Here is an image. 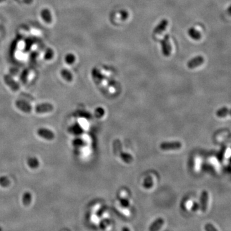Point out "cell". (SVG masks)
Returning <instances> with one entry per match:
<instances>
[{"mask_svg":"<svg viewBox=\"0 0 231 231\" xmlns=\"http://www.w3.org/2000/svg\"><path fill=\"white\" fill-rule=\"evenodd\" d=\"M182 147V143L179 141L163 142L160 144V148L162 150H179Z\"/></svg>","mask_w":231,"mask_h":231,"instance_id":"cell-1","label":"cell"},{"mask_svg":"<svg viewBox=\"0 0 231 231\" xmlns=\"http://www.w3.org/2000/svg\"><path fill=\"white\" fill-rule=\"evenodd\" d=\"M53 110V105L50 103L38 104L35 107V111L38 114L50 113Z\"/></svg>","mask_w":231,"mask_h":231,"instance_id":"cell-2","label":"cell"},{"mask_svg":"<svg viewBox=\"0 0 231 231\" xmlns=\"http://www.w3.org/2000/svg\"><path fill=\"white\" fill-rule=\"evenodd\" d=\"M37 132L40 138H43L48 141L53 140L55 138V134H54V132L46 128H40L37 130Z\"/></svg>","mask_w":231,"mask_h":231,"instance_id":"cell-3","label":"cell"},{"mask_svg":"<svg viewBox=\"0 0 231 231\" xmlns=\"http://www.w3.org/2000/svg\"><path fill=\"white\" fill-rule=\"evenodd\" d=\"M160 42H161L163 54H164V55L166 57L169 56L171 54V45H170V40H169L168 35H166L165 38L160 40Z\"/></svg>","mask_w":231,"mask_h":231,"instance_id":"cell-4","label":"cell"},{"mask_svg":"<svg viewBox=\"0 0 231 231\" xmlns=\"http://www.w3.org/2000/svg\"><path fill=\"white\" fill-rule=\"evenodd\" d=\"M121 143L119 140H116L114 142V151H116V150H118V152H120L121 154H119L120 155V157H121V159H123L125 162L127 163H130L132 161V157L130 155L128 154H125V153H122L121 152Z\"/></svg>","mask_w":231,"mask_h":231,"instance_id":"cell-5","label":"cell"},{"mask_svg":"<svg viewBox=\"0 0 231 231\" xmlns=\"http://www.w3.org/2000/svg\"><path fill=\"white\" fill-rule=\"evenodd\" d=\"M16 105L19 110L26 113H29L30 112H31L32 108L30 103H29L23 100H19L16 101Z\"/></svg>","mask_w":231,"mask_h":231,"instance_id":"cell-6","label":"cell"},{"mask_svg":"<svg viewBox=\"0 0 231 231\" xmlns=\"http://www.w3.org/2000/svg\"><path fill=\"white\" fill-rule=\"evenodd\" d=\"M209 200V194L206 191H203L200 197V208L202 212L205 213L207 208V203Z\"/></svg>","mask_w":231,"mask_h":231,"instance_id":"cell-7","label":"cell"},{"mask_svg":"<svg viewBox=\"0 0 231 231\" xmlns=\"http://www.w3.org/2000/svg\"><path fill=\"white\" fill-rule=\"evenodd\" d=\"M4 80H5V82L7 84V85L9 87L12 91H16L19 90V84L9 75H5L4 76Z\"/></svg>","mask_w":231,"mask_h":231,"instance_id":"cell-8","label":"cell"},{"mask_svg":"<svg viewBox=\"0 0 231 231\" xmlns=\"http://www.w3.org/2000/svg\"><path fill=\"white\" fill-rule=\"evenodd\" d=\"M168 24V21L167 19L162 20L161 22L155 27V29L154 30V33L156 35L162 34L167 28Z\"/></svg>","mask_w":231,"mask_h":231,"instance_id":"cell-9","label":"cell"},{"mask_svg":"<svg viewBox=\"0 0 231 231\" xmlns=\"http://www.w3.org/2000/svg\"><path fill=\"white\" fill-rule=\"evenodd\" d=\"M165 223V221L162 218H159L157 219L149 228V231H159Z\"/></svg>","mask_w":231,"mask_h":231,"instance_id":"cell-10","label":"cell"},{"mask_svg":"<svg viewBox=\"0 0 231 231\" xmlns=\"http://www.w3.org/2000/svg\"><path fill=\"white\" fill-rule=\"evenodd\" d=\"M203 60L202 57H197L189 61V62L187 63V66L190 69H193L195 67H197V66L201 65L203 63Z\"/></svg>","mask_w":231,"mask_h":231,"instance_id":"cell-11","label":"cell"},{"mask_svg":"<svg viewBox=\"0 0 231 231\" xmlns=\"http://www.w3.org/2000/svg\"><path fill=\"white\" fill-rule=\"evenodd\" d=\"M27 164L32 169L37 168L39 166V161L35 157H30L27 160Z\"/></svg>","mask_w":231,"mask_h":231,"instance_id":"cell-12","label":"cell"},{"mask_svg":"<svg viewBox=\"0 0 231 231\" xmlns=\"http://www.w3.org/2000/svg\"><path fill=\"white\" fill-rule=\"evenodd\" d=\"M216 116L219 118H224L227 116H231V108L223 107L216 112Z\"/></svg>","mask_w":231,"mask_h":231,"instance_id":"cell-13","label":"cell"},{"mask_svg":"<svg viewBox=\"0 0 231 231\" xmlns=\"http://www.w3.org/2000/svg\"><path fill=\"white\" fill-rule=\"evenodd\" d=\"M60 75L62 76V78L66 80V81H71L73 80V75L70 73V71L67 70H62L60 71Z\"/></svg>","mask_w":231,"mask_h":231,"instance_id":"cell-14","label":"cell"},{"mask_svg":"<svg viewBox=\"0 0 231 231\" xmlns=\"http://www.w3.org/2000/svg\"><path fill=\"white\" fill-rule=\"evenodd\" d=\"M10 180L6 176H0V186L2 187H8L10 184Z\"/></svg>","mask_w":231,"mask_h":231,"instance_id":"cell-15","label":"cell"},{"mask_svg":"<svg viewBox=\"0 0 231 231\" xmlns=\"http://www.w3.org/2000/svg\"><path fill=\"white\" fill-rule=\"evenodd\" d=\"M42 14H43L42 16L43 19L45 20V21L47 22V23H50L51 22V16L50 13L48 11V10L45 9L43 10V11L42 12Z\"/></svg>","mask_w":231,"mask_h":231,"instance_id":"cell-16","label":"cell"},{"mask_svg":"<svg viewBox=\"0 0 231 231\" xmlns=\"http://www.w3.org/2000/svg\"><path fill=\"white\" fill-rule=\"evenodd\" d=\"M32 199V195L29 192H26L24 193L23 195V203L26 205H28L30 203V201Z\"/></svg>","mask_w":231,"mask_h":231,"instance_id":"cell-17","label":"cell"},{"mask_svg":"<svg viewBox=\"0 0 231 231\" xmlns=\"http://www.w3.org/2000/svg\"><path fill=\"white\" fill-rule=\"evenodd\" d=\"M75 60V55H73V54H68V55H67L65 57V61L67 64H72L74 63Z\"/></svg>","mask_w":231,"mask_h":231,"instance_id":"cell-18","label":"cell"},{"mask_svg":"<svg viewBox=\"0 0 231 231\" xmlns=\"http://www.w3.org/2000/svg\"><path fill=\"white\" fill-rule=\"evenodd\" d=\"M205 230L206 231H218L212 224L211 223H207L205 225Z\"/></svg>","mask_w":231,"mask_h":231,"instance_id":"cell-19","label":"cell"},{"mask_svg":"<svg viewBox=\"0 0 231 231\" xmlns=\"http://www.w3.org/2000/svg\"><path fill=\"white\" fill-rule=\"evenodd\" d=\"M123 231H130V230H129V229H128L127 228H124L123 229Z\"/></svg>","mask_w":231,"mask_h":231,"instance_id":"cell-20","label":"cell"}]
</instances>
